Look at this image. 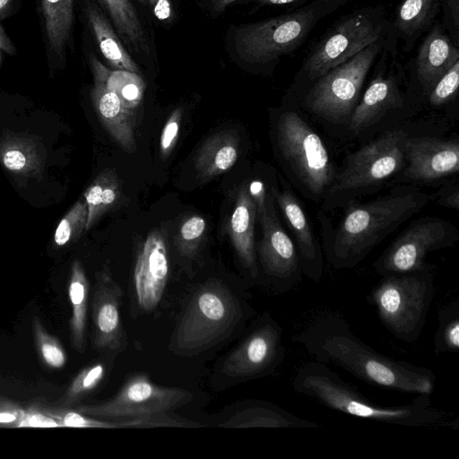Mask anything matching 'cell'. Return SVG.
Returning a JSON list of instances; mask_svg holds the SVG:
<instances>
[{
  "mask_svg": "<svg viewBox=\"0 0 459 459\" xmlns=\"http://www.w3.org/2000/svg\"><path fill=\"white\" fill-rule=\"evenodd\" d=\"M293 341L315 360L336 365L372 385L414 394L430 395L435 390L433 371L377 352L339 315L319 316L295 334Z\"/></svg>",
  "mask_w": 459,
  "mask_h": 459,
  "instance_id": "6da1fadb",
  "label": "cell"
},
{
  "mask_svg": "<svg viewBox=\"0 0 459 459\" xmlns=\"http://www.w3.org/2000/svg\"><path fill=\"white\" fill-rule=\"evenodd\" d=\"M432 201L415 185L398 184L366 203H349L336 226L319 211L323 250L334 269H351L382 240Z\"/></svg>",
  "mask_w": 459,
  "mask_h": 459,
  "instance_id": "7a4b0ae2",
  "label": "cell"
},
{
  "mask_svg": "<svg viewBox=\"0 0 459 459\" xmlns=\"http://www.w3.org/2000/svg\"><path fill=\"white\" fill-rule=\"evenodd\" d=\"M292 387L298 394L331 410L378 423L407 428L459 427L458 418L435 407L429 394H418L405 404L383 406L345 382L326 364L316 360L297 369Z\"/></svg>",
  "mask_w": 459,
  "mask_h": 459,
  "instance_id": "3957f363",
  "label": "cell"
},
{
  "mask_svg": "<svg viewBox=\"0 0 459 459\" xmlns=\"http://www.w3.org/2000/svg\"><path fill=\"white\" fill-rule=\"evenodd\" d=\"M350 0H312L290 12L234 26L230 48L238 64L272 74L283 56L293 55L316 25Z\"/></svg>",
  "mask_w": 459,
  "mask_h": 459,
  "instance_id": "277c9868",
  "label": "cell"
},
{
  "mask_svg": "<svg viewBox=\"0 0 459 459\" xmlns=\"http://www.w3.org/2000/svg\"><path fill=\"white\" fill-rule=\"evenodd\" d=\"M273 137L279 159L290 182L305 197L320 204L338 169L324 139L295 101L287 99L278 110Z\"/></svg>",
  "mask_w": 459,
  "mask_h": 459,
  "instance_id": "5b68a950",
  "label": "cell"
},
{
  "mask_svg": "<svg viewBox=\"0 0 459 459\" xmlns=\"http://www.w3.org/2000/svg\"><path fill=\"white\" fill-rule=\"evenodd\" d=\"M388 16L385 5L374 4L336 20L309 48L287 96H298L325 73L384 37Z\"/></svg>",
  "mask_w": 459,
  "mask_h": 459,
  "instance_id": "8992f818",
  "label": "cell"
},
{
  "mask_svg": "<svg viewBox=\"0 0 459 459\" xmlns=\"http://www.w3.org/2000/svg\"><path fill=\"white\" fill-rule=\"evenodd\" d=\"M410 134L402 127L392 128L351 153L320 203L322 212L343 208L394 183L405 166L403 141Z\"/></svg>",
  "mask_w": 459,
  "mask_h": 459,
  "instance_id": "52a82bcc",
  "label": "cell"
},
{
  "mask_svg": "<svg viewBox=\"0 0 459 459\" xmlns=\"http://www.w3.org/2000/svg\"><path fill=\"white\" fill-rule=\"evenodd\" d=\"M383 47L384 37L325 73L298 96L286 98L325 125L347 127Z\"/></svg>",
  "mask_w": 459,
  "mask_h": 459,
  "instance_id": "ba28073f",
  "label": "cell"
},
{
  "mask_svg": "<svg viewBox=\"0 0 459 459\" xmlns=\"http://www.w3.org/2000/svg\"><path fill=\"white\" fill-rule=\"evenodd\" d=\"M243 316L238 299L217 280H209L191 297L172 335L169 350L194 356L227 338Z\"/></svg>",
  "mask_w": 459,
  "mask_h": 459,
  "instance_id": "9c48e42d",
  "label": "cell"
},
{
  "mask_svg": "<svg viewBox=\"0 0 459 459\" xmlns=\"http://www.w3.org/2000/svg\"><path fill=\"white\" fill-rule=\"evenodd\" d=\"M435 268L383 275L367 297L384 327L400 341L414 342L422 333L434 297Z\"/></svg>",
  "mask_w": 459,
  "mask_h": 459,
  "instance_id": "30bf717a",
  "label": "cell"
},
{
  "mask_svg": "<svg viewBox=\"0 0 459 459\" xmlns=\"http://www.w3.org/2000/svg\"><path fill=\"white\" fill-rule=\"evenodd\" d=\"M371 70L372 75L346 127L351 137L359 138L389 115L409 112L421 104L407 90L399 54H390L383 47Z\"/></svg>",
  "mask_w": 459,
  "mask_h": 459,
  "instance_id": "8fae6325",
  "label": "cell"
},
{
  "mask_svg": "<svg viewBox=\"0 0 459 459\" xmlns=\"http://www.w3.org/2000/svg\"><path fill=\"white\" fill-rule=\"evenodd\" d=\"M459 240L458 230L448 221L424 217L411 222L374 262L379 275L435 268L426 262L433 251L452 247Z\"/></svg>",
  "mask_w": 459,
  "mask_h": 459,
  "instance_id": "7c38bea8",
  "label": "cell"
},
{
  "mask_svg": "<svg viewBox=\"0 0 459 459\" xmlns=\"http://www.w3.org/2000/svg\"><path fill=\"white\" fill-rule=\"evenodd\" d=\"M193 399L182 388L157 385L143 374L131 376L120 390L100 403L81 405L77 411L93 418L126 420L170 411Z\"/></svg>",
  "mask_w": 459,
  "mask_h": 459,
  "instance_id": "4fadbf2b",
  "label": "cell"
},
{
  "mask_svg": "<svg viewBox=\"0 0 459 459\" xmlns=\"http://www.w3.org/2000/svg\"><path fill=\"white\" fill-rule=\"evenodd\" d=\"M256 219L262 228L257 255L263 272L280 292L291 290L302 280L303 273L295 243L278 218L271 192L264 207L256 212Z\"/></svg>",
  "mask_w": 459,
  "mask_h": 459,
  "instance_id": "5bb4252c",
  "label": "cell"
},
{
  "mask_svg": "<svg viewBox=\"0 0 459 459\" xmlns=\"http://www.w3.org/2000/svg\"><path fill=\"white\" fill-rule=\"evenodd\" d=\"M405 166L394 180L397 184H432L459 170L458 139L410 134L403 141Z\"/></svg>",
  "mask_w": 459,
  "mask_h": 459,
  "instance_id": "9a60e30c",
  "label": "cell"
},
{
  "mask_svg": "<svg viewBox=\"0 0 459 459\" xmlns=\"http://www.w3.org/2000/svg\"><path fill=\"white\" fill-rule=\"evenodd\" d=\"M285 349L282 329L265 314L255 329L226 358L221 372L234 378H254L271 374L282 362Z\"/></svg>",
  "mask_w": 459,
  "mask_h": 459,
  "instance_id": "2e32d148",
  "label": "cell"
},
{
  "mask_svg": "<svg viewBox=\"0 0 459 459\" xmlns=\"http://www.w3.org/2000/svg\"><path fill=\"white\" fill-rule=\"evenodd\" d=\"M457 61L459 47L437 20L424 35L414 56L403 65L408 91L422 104L437 82Z\"/></svg>",
  "mask_w": 459,
  "mask_h": 459,
  "instance_id": "e0dca14e",
  "label": "cell"
},
{
  "mask_svg": "<svg viewBox=\"0 0 459 459\" xmlns=\"http://www.w3.org/2000/svg\"><path fill=\"white\" fill-rule=\"evenodd\" d=\"M269 190L295 241L303 275L313 282L320 281L324 275L323 251L304 205L283 178Z\"/></svg>",
  "mask_w": 459,
  "mask_h": 459,
  "instance_id": "ac0fdd59",
  "label": "cell"
},
{
  "mask_svg": "<svg viewBox=\"0 0 459 459\" xmlns=\"http://www.w3.org/2000/svg\"><path fill=\"white\" fill-rule=\"evenodd\" d=\"M96 280L92 301L94 345L118 353L127 343L120 316L123 290L107 265L96 273Z\"/></svg>",
  "mask_w": 459,
  "mask_h": 459,
  "instance_id": "d6986e66",
  "label": "cell"
},
{
  "mask_svg": "<svg viewBox=\"0 0 459 459\" xmlns=\"http://www.w3.org/2000/svg\"><path fill=\"white\" fill-rule=\"evenodd\" d=\"M169 272L165 238L158 230L152 231L138 251L134 270L137 303L144 311L157 307L162 299Z\"/></svg>",
  "mask_w": 459,
  "mask_h": 459,
  "instance_id": "ffe728a7",
  "label": "cell"
},
{
  "mask_svg": "<svg viewBox=\"0 0 459 459\" xmlns=\"http://www.w3.org/2000/svg\"><path fill=\"white\" fill-rule=\"evenodd\" d=\"M441 13V0H399L389 14L384 36V48L398 55L411 52L419 39L433 26Z\"/></svg>",
  "mask_w": 459,
  "mask_h": 459,
  "instance_id": "44dd1931",
  "label": "cell"
},
{
  "mask_svg": "<svg viewBox=\"0 0 459 459\" xmlns=\"http://www.w3.org/2000/svg\"><path fill=\"white\" fill-rule=\"evenodd\" d=\"M255 204L249 194L247 184L242 185L230 216L227 231L236 253L252 279L258 276L255 247Z\"/></svg>",
  "mask_w": 459,
  "mask_h": 459,
  "instance_id": "7402d4cb",
  "label": "cell"
},
{
  "mask_svg": "<svg viewBox=\"0 0 459 459\" xmlns=\"http://www.w3.org/2000/svg\"><path fill=\"white\" fill-rule=\"evenodd\" d=\"M91 98L96 113L112 139L126 152L136 149L135 111L127 108L118 97L101 82L93 81Z\"/></svg>",
  "mask_w": 459,
  "mask_h": 459,
  "instance_id": "603a6c76",
  "label": "cell"
},
{
  "mask_svg": "<svg viewBox=\"0 0 459 459\" xmlns=\"http://www.w3.org/2000/svg\"><path fill=\"white\" fill-rule=\"evenodd\" d=\"M46 156L44 146L30 136L8 134L0 139V162L18 177L40 179Z\"/></svg>",
  "mask_w": 459,
  "mask_h": 459,
  "instance_id": "cb8c5ba5",
  "label": "cell"
},
{
  "mask_svg": "<svg viewBox=\"0 0 459 459\" xmlns=\"http://www.w3.org/2000/svg\"><path fill=\"white\" fill-rule=\"evenodd\" d=\"M127 50L147 61L152 54L146 28L131 0H98Z\"/></svg>",
  "mask_w": 459,
  "mask_h": 459,
  "instance_id": "d4e9b609",
  "label": "cell"
},
{
  "mask_svg": "<svg viewBox=\"0 0 459 459\" xmlns=\"http://www.w3.org/2000/svg\"><path fill=\"white\" fill-rule=\"evenodd\" d=\"M84 11L99 49L108 64L116 70L141 74L140 67L100 7L91 0H85Z\"/></svg>",
  "mask_w": 459,
  "mask_h": 459,
  "instance_id": "484cf974",
  "label": "cell"
},
{
  "mask_svg": "<svg viewBox=\"0 0 459 459\" xmlns=\"http://www.w3.org/2000/svg\"><path fill=\"white\" fill-rule=\"evenodd\" d=\"M238 153L239 138L236 131L224 130L211 135L195 157L199 178L207 181L222 174L236 163Z\"/></svg>",
  "mask_w": 459,
  "mask_h": 459,
  "instance_id": "4316f807",
  "label": "cell"
},
{
  "mask_svg": "<svg viewBox=\"0 0 459 459\" xmlns=\"http://www.w3.org/2000/svg\"><path fill=\"white\" fill-rule=\"evenodd\" d=\"M222 427L227 428H287L317 429L316 421L307 420L273 403H257L230 418Z\"/></svg>",
  "mask_w": 459,
  "mask_h": 459,
  "instance_id": "83f0119b",
  "label": "cell"
},
{
  "mask_svg": "<svg viewBox=\"0 0 459 459\" xmlns=\"http://www.w3.org/2000/svg\"><path fill=\"white\" fill-rule=\"evenodd\" d=\"M93 81L113 91L127 108L134 110L142 104L145 83L141 76L129 71L109 69L93 54L89 56Z\"/></svg>",
  "mask_w": 459,
  "mask_h": 459,
  "instance_id": "f1b7e54d",
  "label": "cell"
},
{
  "mask_svg": "<svg viewBox=\"0 0 459 459\" xmlns=\"http://www.w3.org/2000/svg\"><path fill=\"white\" fill-rule=\"evenodd\" d=\"M45 32L48 47L64 57L74 22V0H41Z\"/></svg>",
  "mask_w": 459,
  "mask_h": 459,
  "instance_id": "f546056e",
  "label": "cell"
},
{
  "mask_svg": "<svg viewBox=\"0 0 459 459\" xmlns=\"http://www.w3.org/2000/svg\"><path fill=\"white\" fill-rule=\"evenodd\" d=\"M120 181L111 169L100 172L83 194L87 204L88 215L85 231L94 226L99 219L117 201L120 194Z\"/></svg>",
  "mask_w": 459,
  "mask_h": 459,
  "instance_id": "4dcf8cb0",
  "label": "cell"
},
{
  "mask_svg": "<svg viewBox=\"0 0 459 459\" xmlns=\"http://www.w3.org/2000/svg\"><path fill=\"white\" fill-rule=\"evenodd\" d=\"M89 282L80 261L72 265L69 283V298L72 304L71 339L74 347L80 352L84 351L87 301Z\"/></svg>",
  "mask_w": 459,
  "mask_h": 459,
  "instance_id": "1f68e13d",
  "label": "cell"
},
{
  "mask_svg": "<svg viewBox=\"0 0 459 459\" xmlns=\"http://www.w3.org/2000/svg\"><path fill=\"white\" fill-rule=\"evenodd\" d=\"M433 346L436 354L456 353L459 351V299L443 306L437 315Z\"/></svg>",
  "mask_w": 459,
  "mask_h": 459,
  "instance_id": "d6a6232c",
  "label": "cell"
},
{
  "mask_svg": "<svg viewBox=\"0 0 459 459\" xmlns=\"http://www.w3.org/2000/svg\"><path fill=\"white\" fill-rule=\"evenodd\" d=\"M87 215V204L81 198L58 223L54 234L55 244L62 247L76 240L85 230Z\"/></svg>",
  "mask_w": 459,
  "mask_h": 459,
  "instance_id": "836d02e7",
  "label": "cell"
},
{
  "mask_svg": "<svg viewBox=\"0 0 459 459\" xmlns=\"http://www.w3.org/2000/svg\"><path fill=\"white\" fill-rule=\"evenodd\" d=\"M459 89V61L455 62L437 82L424 100L433 108H440L457 100Z\"/></svg>",
  "mask_w": 459,
  "mask_h": 459,
  "instance_id": "e575fe53",
  "label": "cell"
},
{
  "mask_svg": "<svg viewBox=\"0 0 459 459\" xmlns=\"http://www.w3.org/2000/svg\"><path fill=\"white\" fill-rule=\"evenodd\" d=\"M117 429L122 428H157V427H177V428H196L202 425L198 422L185 418L169 414V411L158 412L148 416H143L126 420H116Z\"/></svg>",
  "mask_w": 459,
  "mask_h": 459,
  "instance_id": "d590c367",
  "label": "cell"
},
{
  "mask_svg": "<svg viewBox=\"0 0 459 459\" xmlns=\"http://www.w3.org/2000/svg\"><path fill=\"white\" fill-rule=\"evenodd\" d=\"M105 374L106 367L103 363H96L84 368L74 380L67 392V403L71 404L81 400L95 389Z\"/></svg>",
  "mask_w": 459,
  "mask_h": 459,
  "instance_id": "8d00e7d4",
  "label": "cell"
},
{
  "mask_svg": "<svg viewBox=\"0 0 459 459\" xmlns=\"http://www.w3.org/2000/svg\"><path fill=\"white\" fill-rule=\"evenodd\" d=\"M206 229L205 220L199 215H194L183 222L179 229L178 245L182 255H193Z\"/></svg>",
  "mask_w": 459,
  "mask_h": 459,
  "instance_id": "74e56055",
  "label": "cell"
},
{
  "mask_svg": "<svg viewBox=\"0 0 459 459\" xmlns=\"http://www.w3.org/2000/svg\"><path fill=\"white\" fill-rule=\"evenodd\" d=\"M61 427L117 429L116 420H101L77 411L48 413Z\"/></svg>",
  "mask_w": 459,
  "mask_h": 459,
  "instance_id": "f35d334b",
  "label": "cell"
},
{
  "mask_svg": "<svg viewBox=\"0 0 459 459\" xmlns=\"http://www.w3.org/2000/svg\"><path fill=\"white\" fill-rule=\"evenodd\" d=\"M442 26L454 44L459 47V0H441Z\"/></svg>",
  "mask_w": 459,
  "mask_h": 459,
  "instance_id": "ab89813d",
  "label": "cell"
},
{
  "mask_svg": "<svg viewBox=\"0 0 459 459\" xmlns=\"http://www.w3.org/2000/svg\"><path fill=\"white\" fill-rule=\"evenodd\" d=\"M181 118L182 110L178 108L167 120L160 140V149L162 156H168L174 148L178 136Z\"/></svg>",
  "mask_w": 459,
  "mask_h": 459,
  "instance_id": "60d3db41",
  "label": "cell"
},
{
  "mask_svg": "<svg viewBox=\"0 0 459 459\" xmlns=\"http://www.w3.org/2000/svg\"><path fill=\"white\" fill-rule=\"evenodd\" d=\"M38 330L39 346L45 362L52 368H61L65 363V356L62 348L53 339L45 336L42 331Z\"/></svg>",
  "mask_w": 459,
  "mask_h": 459,
  "instance_id": "b9f144b4",
  "label": "cell"
},
{
  "mask_svg": "<svg viewBox=\"0 0 459 459\" xmlns=\"http://www.w3.org/2000/svg\"><path fill=\"white\" fill-rule=\"evenodd\" d=\"M432 200H436L437 204L459 210V187L457 180L443 184L441 187L431 195Z\"/></svg>",
  "mask_w": 459,
  "mask_h": 459,
  "instance_id": "7bdbcfd3",
  "label": "cell"
},
{
  "mask_svg": "<svg viewBox=\"0 0 459 459\" xmlns=\"http://www.w3.org/2000/svg\"><path fill=\"white\" fill-rule=\"evenodd\" d=\"M152 15L164 24H170L175 20V11L170 0H146Z\"/></svg>",
  "mask_w": 459,
  "mask_h": 459,
  "instance_id": "ee69618b",
  "label": "cell"
},
{
  "mask_svg": "<svg viewBox=\"0 0 459 459\" xmlns=\"http://www.w3.org/2000/svg\"><path fill=\"white\" fill-rule=\"evenodd\" d=\"M20 427H59L57 421L52 418L42 414H28L18 425Z\"/></svg>",
  "mask_w": 459,
  "mask_h": 459,
  "instance_id": "f6af8a7d",
  "label": "cell"
},
{
  "mask_svg": "<svg viewBox=\"0 0 459 459\" xmlns=\"http://www.w3.org/2000/svg\"><path fill=\"white\" fill-rule=\"evenodd\" d=\"M237 1L238 0H200V3L211 16L218 17Z\"/></svg>",
  "mask_w": 459,
  "mask_h": 459,
  "instance_id": "bcb514c9",
  "label": "cell"
},
{
  "mask_svg": "<svg viewBox=\"0 0 459 459\" xmlns=\"http://www.w3.org/2000/svg\"><path fill=\"white\" fill-rule=\"evenodd\" d=\"M259 7L299 8L312 0H252Z\"/></svg>",
  "mask_w": 459,
  "mask_h": 459,
  "instance_id": "7dc6e473",
  "label": "cell"
},
{
  "mask_svg": "<svg viewBox=\"0 0 459 459\" xmlns=\"http://www.w3.org/2000/svg\"><path fill=\"white\" fill-rule=\"evenodd\" d=\"M1 51H4L8 54H13L15 52V48L0 25V57Z\"/></svg>",
  "mask_w": 459,
  "mask_h": 459,
  "instance_id": "c3c4849f",
  "label": "cell"
},
{
  "mask_svg": "<svg viewBox=\"0 0 459 459\" xmlns=\"http://www.w3.org/2000/svg\"><path fill=\"white\" fill-rule=\"evenodd\" d=\"M17 420V415L15 413L8 412V411H1L0 412V423H12Z\"/></svg>",
  "mask_w": 459,
  "mask_h": 459,
  "instance_id": "681fc988",
  "label": "cell"
},
{
  "mask_svg": "<svg viewBox=\"0 0 459 459\" xmlns=\"http://www.w3.org/2000/svg\"><path fill=\"white\" fill-rule=\"evenodd\" d=\"M13 0H0V15L4 13Z\"/></svg>",
  "mask_w": 459,
  "mask_h": 459,
  "instance_id": "f907efd6",
  "label": "cell"
},
{
  "mask_svg": "<svg viewBox=\"0 0 459 459\" xmlns=\"http://www.w3.org/2000/svg\"><path fill=\"white\" fill-rule=\"evenodd\" d=\"M142 5H143V7H148L147 6V1L146 0H137Z\"/></svg>",
  "mask_w": 459,
  "mask_h": 459,
  "instance_id": "816d5d0a",
  "label": "cell"
}]
</instances>
